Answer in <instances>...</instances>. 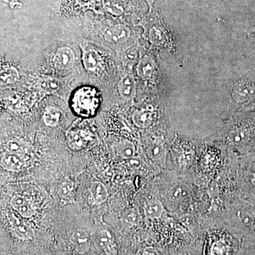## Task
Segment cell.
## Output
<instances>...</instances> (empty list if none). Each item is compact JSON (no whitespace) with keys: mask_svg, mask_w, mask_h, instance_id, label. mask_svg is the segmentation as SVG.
Returning a JSON list of instances; mask_svg holds the SVG:
<instances>
[{"mask_svg":"<svg viewBox=\"0 0 255 255\" xmlns=\"http://www.w3.org/2000/svg\"><path fill=\"white\" fill-rule=\"evenodd\" d=\"M100 105V96L95 89L84 87L74 94L72 107L75 113L81 117H91Z\"/></svg>","mask_w":255,"mask_h":255,"instance_id":"1","label":"cell"},{"mask_svg":"<svg viewBox=\"0 0 255 255\" xmlns=\"http://www.w3.org/2000/svg\"><path fill=\"white\" fill-rule=\"evenodd\" d=\"M231 97L233 102L241 107L254 100L255 77L245 75L235 80L231 88Z\"/></svg>","mask_w":255,"mask_h":255,"instance_id":"2","label":"cell"},{"mask_svg":"<svg viewBox=\"0 0 255 255\" xmlns=\"http://www.w3.org/2000/svg\"><path fill=\"white\" fill-rule=\"evenodd\" d=\"M255 135V123L249 122H243L233 128L228 132V141L235 145H244L253 140Z\"/></svg>","mask_w":255,"mask_h":255,"instance_id":"3","label":"cell"},{"mask_svg":"<svg viewBox=\"0 0 255 255\" xmlns=\"http://www.w3.org/2000/svg\"><path fill=\"white\" fill-rule=\"evenodd\" d=\"M75 62V54L73 50L68 47H62L57 50L53 64L57 69L60 70H69L73 68Z\"/></svg>","mask_w":255,"mask_h":255,"instance_id":"4","label":"cell"},{"mask_svg":"<svg viewBox=\"0 0 255 255\" xmlns=\"http://www.w3.org/2000/svg\"><path fill=\"white\" fill-rule=\"evenodd\" d=\"M10 204L13 209H14L21 217L31 218L36 213L34 206L31 201L24 196L16 194L13 196L10 201Z\"/></svg>","mask_w":255,"mask_h":255,"instance_id":"5","label":"cell"},{"mask_svg":"<svg viewBox=\"0 0 255 255\" xmlns=\"http://www.w3.org/2000/svg\"><path fill=\"white\" fill-rule=\"evenodd\" d=\"M8 219L9 220L11 228L15 235L20 239L29 240L33 236V230L26 223L23 222L21 218L16 216L14 213L8 214Z\"/></svg>","mask_w":255,"mask_h":255,"instance_id":"6","label":"cell"},{"mask_svg":"<svg viewBox=\"0 0 255 255\" xmlns=\"http://www.w3.org/2000/svg\"><path fill=\"white\" fill-rule=\"evenodd\" d=\"M75 251L79 254H85L90 250L91 246V240L86 231L83 230H77L74 231L70 238Z\"/></svg>","mask_w":255,"mask_h":255,"instance_id":"7","label":"cell"},{"mask_svg":"<svg viewBox=\"0 0 255 255\" xmlns=\"http://www.w3.org/2000/svg\"><path fill=\"white\" fill-rule=\"evenodd\" d=\"M97 245L107 255L117 254V245L113 234L108 230H102L97 233Z\"/></svg>","mask_w":255,"mask_h":255,"instance_id":"8","label":"cell"},{"mask_svg":"<svg viewBox=\"0 0 255 255\" xmlns=\"http://www.w3.org/2000/svg\"><path fill=\"white\" fill-rule=\"evenodd\" d=\"M157 65L155 60L149 55H145L139 62L137 74L143 80H151L155 76Z\"/></svg>","mask_w":255,"mask_h":255,"instance_id":"9","label":"cell"},{"mask_svg":"<svg viewBox=\"0 0 255 255\" xmlns=\"http://www.w3.org/2000/svg\"><path fill=\"white\" fill-rule=\"evenodd\" d=\"M130 31L124 26H116L106 32L105 39L112 43H123L130 37Z\"/></svg>","mask_w":255,"mask_h":255,"instance_id":"10","label":"cell"},{"mask_svg":"<svg viewBox=\"0 0 255 255\" xmlns=\"http://www.w3.org/2000/svg\"><path fill=\"white\" fill-rule=\"evenodd\" d=\"M118 91L121 97L129 100L135 96V81L134 77L130 74L125 75L119 84Z\"/></svg>","mask_w":255,"mask_h":255,"instance_id":"11","label":"cell"},{"mask_svg":"<svg viewBox=\"0 0 255 255\" xmlns=\"http://www.w3.org/2000/svg\"><path fill=\"white\" fill-rule=\"evenodd\" d=\"M144 213L147 219H158L164 213V206L157 198H150L146 201L144 206Z\"/></svg>","mask_w":255,"mask_h":255,"instance_id":"12","label":"cell"},{"mask_svg":"<svg viewBox=\"0 0 255 255\" xmlns=\"http://www.w3.org/2000/svg\"><path fill=\"white\" fill-rule=\"evenodd\" d=\"M67 140L70 148L74 150H80L85 148L88 142L85 133L78 129L70 130L67 135Z\"/></svg>","mask_w":255,"mask_h":255,"instance_id":"13","label":"cell"},{"mask_svg":"<svg viewBox=\"0 0 255 255\" xmlns=\"http://www.w3.org/2000/svg\"><path fill=\"white\" fill-rule=\"evenodd\" d=\"M132 120L137 127L146 128L150 127L153 122V113L152 111L145 109L137 110L132 114Z\"/></svg>","mask_w":255,"mask_h":255,"instance_id":"14","label":"cell"},{"mask_svg":"<svg viewBox=\"0 0 255 255\" xmlns=\"http://www.w3.org/2000/svg\"><path fill=\"white\" fill-rule=\"evenodd\" d=\"M147 154L154 162H157L161 165L165 164L167 152L165 147L162 144H152L147 148Z\"/></svg>","mask_w":255,"mask_h":255,"instance_id":"15","label":"cell"},{"mask_svg":"<svg viewBox=\"0 0 255 255\" xmlns=\"http://www.w3.org/2000/svg\"><path fill=\"white\" fill-rule=\"evenodd\" d=\"M90 192L92 199L96 205H102L107 200L108 191L105 184L102 182H95L92 184L90 187Z\"/></svg>","mask_w":255,"mask_h":255,"instance_id":"16","label":"cell"},{"mask_svg":"<svg viewBox=\"0 0 255 255\" xmlns=\"http://www.w3.org/2000/svg\"><path fill=\"white\" fill-rule=\"evenodd\" d=\"M1 165L6 170L17 171L23 168L24 161L20 156L9 153L1 157Z\"/></svg>","mask_w":255,"mask_h":255,"instance_id":"17","label":"cell"},{"mask_svg":"<svg viewBox=\"0 0 255 255\" xmlns=\"http://www.w3.org/2000/svg\"><path fill=\"white\" fill-rule=\"evenodd\" d=\"M43 118V122L48 127H57L63 119V112L56 107H48L45 111Z\"/></svg>","mask_w":255,"mask_h":255,"instance_id":"18","label":"cell"},{"mask_svg":"<svg viewBox=\"0 0 255 255\" xmlns=\"http://www.w3.org/2000/svg\"><path fill=\"white\" fill-rule=\"evenodd\" d=\"M116 152L123 159H131L135 155V147L133 142L128 140H122L115 146Z\"/></svg>","mask_w":255,"mask_h":255,"instance_id":"19","label":"cell"},{"mask_svg":"<svg viewBox=\"0 0 255 255\" xmlns=\"http://www.w3.org/2000/svg\"><path fill=\"white\" fill-rule=\"evenodd\" d=\"M82 61L84 66L89 71H94L100 66V56L93 50H84Z\"/></svg>","mask_w":255,"mask_h":255,"instance_id":"20","label":"cell"},{"mask_svg":"<svg viewBox=\"0 0 255 255\" xmlns=\"http://www.w3.org/2000/svg\"><path fill=\"white\" fill-rule=\"evenodd\" d=\"M75 186L73 181H65L60 184L58 189V196L64 202H72L74 198Z\"/></svg>","mask_w":255,"mask_h":255,"instance_id":"21","label":"cell"},{"mask_svg":"<svg viewBox=\"0 0 255 255\" xmlns=\"http://www.w3.org/2000/svg\"><path fill=\"white\" fill-rule=\"evenodd\" d=\"M141 221V216L137 209L131 208L127 209L122 215V221L124 226L132 227L136 226Z\"/></svg>","mask_w":255,"mask_h":255,"instance_id":"22","label":"cell"},{"mask_svg":"<svg viewBox=\"0 0 255 255\" xmlns=\"http://www.w3.org/2000/svg\"><path fill=\"white\" fill-rule=\"evenodd\" d=\"M19 78L17 70L14 67L5 66L1 69V85H11L17 81Z\"/></svg>","mask_w":255,"mask_h":255,"instance_id":"23","label":"cell"},{"mask_svg":"<svg viewBox=\"0 0 255 255\" xmlns=\"http://www.w3.org/2000/svg\"><path fill=\"white\" fill-rule=\"evenodd\" d=\"M6 150L10 154L22 157L27 152L28 147L24 142L19 140H11L6 143Z\"/></svg>","mask_w":255,"mask_h":255,"instance_id":"24","label":"cell"},{"mask_svg":"<svg viewBox=\"0 0 255 255\" xmlns=\"http://www.w3.org/2000/svg\"><path fill=\"white\" fill-rule=\"evenodd\" d=\"M240 111L243 112H255V99L249 103L247 104V105L242 107Z\"/></svg>","mask_w":255,"mask_h":255,"instance_id":"25","label":"cell"},{"mask_svg":"<svg viewBox=\"0 0 255 255\" xmlns=\"http://www.w3.org/2000/svg\"><path fill=\"white\" fill-rule=\"evenodd\" d=\"M139 255H159L158 252L156 251L152 247H147L140 252Z\"/></svg>","mask_w":255,"mask_h":255,"instance_id":"26","label":"cell"},{"mask_svg":"<svg viewBox=\"0 0 255 255\" xmlns=\"http://www.w3.org/2000/svg\"><path fill=\"white\" fill-rule=\"evenodd\" d=\"M250 180H251L252 184L255 186V166L250 172Z\"/></svg>","mask_w":255,"mask_h":255,"instance_id":"27","label":"cell"}]
</instances>
